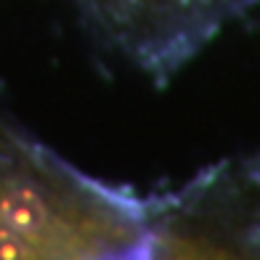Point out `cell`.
<instances>
[{"label": "cell", "instance_id": "3", "mask_svg": "<svg viewBox=\"0 0 260 260\" xmlns=\"http://www.w3.org/2000/svg\"><path fill=\"white\" fill-rule=\"evenodd\" d=\"M99 38L154 77H168L260 0H75Z\"/></svg>", "mask_w": 260, "mask_h": 260}, {"label": "cell", "instance_id": "2", "mask_svg": "<svg viewBox=\"0 0 260 260\" xmlns=\"http://www.w3.org/2000/svg\"><path fill=\"white\" fill-rule=\"evenodd\" d=\"M151 257H260V165L226 162L149 202Z\"/></svg>", "mask_w": 260, "mask_h": 260}, {"label": "cell", "instance_id": "1", "mask_svg": "<svg viewBox=\"0 0 260 260\" xmlns=\"http://www.w3.org/2000/svg\"><path fill=\"white\" fill-rule=\"evenodd\" d=\"M149 205L0 120V260L146 255Z\"/></svg>", "mask_w": 260, "mask_h": 260}]
</instances>
